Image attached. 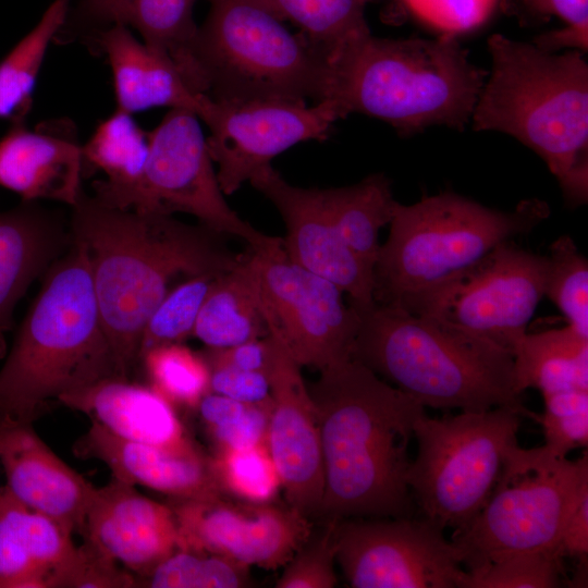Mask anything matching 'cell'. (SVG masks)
Masks as SVG:
<instances>
[{
	"label": "cell",
	"instance_id": "obj_16",
	"mask_svg": "<svg viewBox=\"0 0 588 588\" xmlns=\"http://www.w3.org/2000/svg\"><path fill=\"white\" fill-rule=\"evenodd\" d=\"M181 550L209 553L246 567L284 566L309 537L314 522L287 504L172 499Z\"/></svg>",
	"mask_w": 588,
	"mask_h": 588
},
{
	"label": "cell",
	"instance_id": "obj_30",
	"mask_svg": "<svg viewBox=\"0 0 588 588\" xmlns=\"http://www.w3.org/2000/svg\"><path fill=\"white\" fill-rule=\"evenodd\" d=\"M327 211L351 250L373 270L380 229L390 223L396 200L391 181L373 173L343 187L321 188Z\"/></svg>",
	"mask_w": 588,
	"mask_h": 588
},
{
	"label": "cell",
	"instance_id": "obj_37",
	"mask_svg": "<svg viewBox=\"0 0 588 588\" xmlns=\"http://www.w3.org/2000/svg\"><path fill=\"white\" fill-rule=\"evenodd\" d=\"M151 588H238L249 586L248 567L229 559L177 550L144 576Z\"/></svg>",
	"mask_w": 588,
	"mask_h": 588
},
{
	"label": "cell",
	"instance_id": "obj_38",
	"mask_svg": "<svg viewBox=\"0 0 588 588\" xmlns=\"http://www.w3.org/2000/svg\"><path fill=\"white\" fill-rule=\"evenodd\" d=\"M216 278L192 277L166 294L144 327L138 359L154 347L182 343L193 336L198 314Z\"/></svg>",
	"mask_w": 588,
	"mask_h": 588
},
{
	"label": "cell",
	"instance_id": "obj_35",
	"mask_svg": "<svg viewBox=\"0 0 588 588\" xmlns=\"http://www.w3.org/2000/svg\"><path fill=\"white\" fill-rule=\"evenodd\" d=\"M224 495L250 503L273 502L282 488L267 443L242 449H219L210 457Z\"/></svg>",
	"mask_w": 588,
	"mask_h": 588
},
{
	"label": "cell",
	"instance_id": "obj_17",
	"mask_svg": "<svg viewBox=\"0 0 588 588\" xmlns=\"http://www.w3.org/2000/svg\"><path fill=\"white\" fill-rule=\"evenodd\" d=\"M272 341L270 382L272 411L267 446L279 471L286 504L317 520L324 491L319 419L301 366L278 336Z\"/></svg>",
	"mask_w": 588,
	"mask_h": 588
},
{
	"label": "cell",
	"instance_id": "obj_5",
	"mask_svg": "<svg viewBox=\"0 0 588 588\" xmlns=\"http://www.w3.org/2000/svg\"><path fill=\"white\" fill-rule=\"evenodd\" d=\"M330 87L342 119L360 113L413 135L470 122L487 73L473 64L453 33L433 39H391L371 33L330 61Z\"/></svg>",
	"mask_w": 588,
	"mask_h": 588
},
{
	"label": "cell",
	"instance_id": "obj_43",
	"mask_svg": "<svg viewBox=\"0 0 588 588\" xmlns=\"http://www.w3.org/2000/svg\"><path fill=\"white\" fill-rule=\"evenodd\" d=\"M426 20L454 33L485 20L494 0H403Z\"/></svg>",
	"mask_w": 588,
	"mask_h": 588
},
{
	"label": "cell",
	"instance_id": "obj_9",
	"mask_svg": "<svg viewBox=\"0 0 588 588\" xmlns=\"http://www.w3.org/2000/svg\"><path fill=\"white\" fill-rule=\"evenodd\" d=\"M587 493V453L569 461L544 445L523 449L516 444L482 509L453 532L451 541L465 569L512 553L560 556L556 548L565 523Z\"/></svg>",
	"mask_w": 588,
	"mask_h": 588
},
{
	"label": "cell",
	"instance_id": "obj_4",
	"mask_svg": "<svg viewBox=\"0 0 588 588\" xmlns=\"http://www.w3.org/2000/svg\"><path fill=\"white\" fill-rule=\"evenodd\" d=\"M352 359L422 407L486 411L506 406L530 418L514 383L513 355L448 320L373 303L355 308Z\"/></svg>",
	"mask_w": 588,
	"mask_h": 588
},
{
	"label": "cell",
	"instance_id": "obj_44",
	"mask_svg": "<svg viewBox=\"0 0 588 588\" xmlns=\"http://www.w3.org/2000/svg\"><path fill=\"white\" fill-rule=\"evenodd\" d=\"M210 392L247 404L272 402L268 375L229 366H209Z\"/></svg>",
	"mask_w": 588,
	"mask_h": 588
},
{
	"label": "cell",
	"instance_id": "obj_39",
	"mask_svg": "<svg viewBox=\"0 0 588 588\" xmlns=\"http://www.w3.org/2000/svg\"><path fill=\"white\" fill-rule=\"evenodd\" d=\"M563 559L552 552L502 555L466 569L465 588L560 587Z\"/></svg>",
	"mask_w": 588,
	"mask_h": 588
},
{
	"label": "cell",
	"instance_id": "obj_47",
	"mask_svg": "<svg viewBox=\"0 0 588 588\" xmlns=\"http://www.w3.org/2000/svg\"><path fill=\"white\" fill-rule=\"evenodd\" d=\"M272 341L270 334L226 348H209L201 354L208 366H229L267 373L270 366Z\"/></svg>",
	"mask_w": 588,
	"mask_h": 588
},
{
	"label": "cell",
	"instance_id": "obj_26",
	"mask_svg": "<svg viewBox=\"0 0 588 588\" xmlns=\"http://www.w3.org/2000/svg\"><path fill=\"white\" fill-rule=\"evenodd\" d=\"M73 534L0 489V588H50L74 552Z\"/></svg>",
	"mask_w": 588,
	"mask_h": 588
},
{
	"label": "cell",
	"instance_id": "obj_50",
	"mask_svg": "<svg viewBox=\"0 0 588 588\" xmlns=\"http://www.w3.org/2000/svg\"><path fill=\"white\" fill-rule=\"evenodd\" d=\"M1 347H2V342H1V340H0V351H1Z\"/></svg>",
	"mask_w": 588,
	"mask_h": 588
},
{
	"label": "cell",
	"instance_id": "obj_13",
	"mask_svg": "<svg viewBox=\"0 0 588 588\" xmlns=\"http://www.w3.org/2000/svg\"><path fill=\"white\" fill-rule=\"evenodd\" d=\"M547 271V256L504 241L409 313L448 320L512 354L544 296Z\"/></svg>",
	"mask_w": 588,
	"mask_h": 588
},
{
	"label": "cell",
	"instance_id": "obj_23",
	"mask_svg": "<svg viewBox=\"0 0 588 588\" xmlns=\"http://www.w3.org/2000/svg\"><path fill=\"white\" fill-rule=\"evenodd\" d=\"M73 451L79 458L102 462L115 479L147 487L172 499L203 500L224 495L210 457L199 449L175 452L130 441L91 421L88 430L74 443Z\"/></svg>",
	"mask_w": 588,
	"mask_h": 588
},
{
	"label": "cell",
	"instance_id": "obj_25",
	"mask_svg": "<svg viewBox=\"0 0 588 588\" xmlns=\"http://www.w3.org/2000/svg\"><path fill=\"white\" fill-rule=\"evenodd\" d=\"M62 405L87 415L111 433L175 452H192L188 437L174 405L151 387L111 377L62 395Z\"/></svg>",
	"mask_w": 588,
	"mask_h": 588
},
{
	"label": "cell",
	"instance_id": "obj_42",
	"mask_svg": "<svg viewBox=\"0 0 588 588\" xmlns=\"http://www.w3.org/2000/svg\"><path fill=\"white\" fill-rule=\"evenodd\" d=\"M118 564L85 539L53 576L50 588L137 587V579Z\"/></svg>",
	"mask_w": 588,
	"mask_h": 588
},
{
	"label": "cell",
	"instance_id": "obj_6",
	"mask_svg": "<svg viewBox=\"0 0 588 588\" xmlns=\"http://www.w3.org/2000/svg\"><path fill=\"white\" fill-rule=\"evenodd\" d=\"M120 377L106 336L85 248L46 279L0 369V419L32 422L50 401Z\"/></svg>",
	"mask_w": 588,
	"mask_h": 588
},
{
	"label": "cell",
	"instance_id": "obj_14",
	"mask_svg": "<svg viewBox=\"0 0 588 588\" xmlns=\"http://www.w3.org/2000/svg\"><path fill=\"white\" fill-rule=\"evenodd\" d=\"M250 257L269 333L296 363L321 371L351 359L360 317L343 291L290 261L284 249Z\"/></svg>",
	"mask_w": 588,
	"mask_h": 588
},
{
	"label": "cell",
	"instance_id": "obj_24",
	"mask_svg": "<svg viewBox=\"0 0 588 588\" xmlns=\"http://www.w3.org/2000/svg\"><path fill=\"white\" fill-rule=\"evenodd\" d=\"M112 70L117 110L133 114L155 107L184 108L200 120L211 98L192 89L166 56L134 38L127 26L113 24L86 39Z\"/></svg>",
	"mask_w": 588,
	"mask_h": 588
},
{
	"label": "cell",
	"instance_id": "obj_40",
	"mask_svg": "<svg viewBox=\"0 0 588 588\" xmlns=\"http://www.w3.org/2000/svg\"><path fill=\"white\" fill-rule=\"evenodd\" d=\"M502 5L520 24L542 23L551 16L565 23L563 29L536 37L532 44L537 47L552 52L565 47L587 51L588 0H504Z\"/></svg>",
	"mask_w": 588,
	"mask_h": 588
},
{
	"label": "cell",
	"instance_id": "obj_27",
	"mask_svg": "<svg viewBox=\"0 0 588 588\" xmlns=\"http://www.w3.org/2000/svg\"><path fill=\"white\" fill-rule=\"evenodd\" d=\"M62 224L37 201L0 211V340L32 282L61 248Z\"/></svg>",
	"mask_w": 588,
	"mask_h": 588
},
{
	"label": "cell",
	"instance_id": "obj_3",
	"mask_svg": "<svg viewBox=\"0 0 588 588\" xmlns=\"http://www.w3.org/2000/svg\"><path fill=\"white\" fill-rule=\"evenodd\" d=\"M492 68L471 113L474 131H497L536 152L568 207L588 199V63L493 34Z\"/></svg>",
	"mask_w": 588,
	"mask_h": 588
},
{
	"label": "cell",
	"instance_id": "obj_49",
	"mask_svg": "<svg viewBox=\"0 0 588 588\" xmlns=\"http://www.w3.org/2000/svg\"><path fill=\"white\" fill-rule=\"evenodd\" d=\"M249 404L213 392L198 404V412L207 429L229 425L241 418Z\"/></svg>",
	"mask_w": 588,
	"mask_h": 588
},
{
	"label": "cell",
	"instance_id": "obj_41",
	"mask_svg": "<svg viewBox=\"0 0 588 588\" xmlns=\"http://www.w3.org/2000/svg\"><path fill=\"white\" fill-rule=\"evenodd\" d=\"M336 520L318 522L277 580L278 588H332L338 578L334 571Z\"/></svg>",
	"mask_w": 588,
	"mask_h": 588
},
{
	"label": "cell",
	"instance_id": "obj_46",
	"mask_svg": "<svg viewBox=\"0 0 588 588\" xmlns=\"http://www.w3.org/2000/svg\"><path fill=\"white\" fill-rule=\"evenodd\" d=\"M543 429L544 446L553 454L566 457L574 449L587 448L588 409L567 414H531Z\"/></svg>",
	"mask_w": 588,
	"mask_h": 588
},
{
	"label": "cell",
	"instance_id": "obj_28",
	"mask_svg": "<svg viewBox=\"0 0 588 588\" xmlns=\"http://www.w3.org/2000/svg\"><path fill=\"white\" fill-rule=\"evenodd\" d=\"M268 334L250 253L245 254L235 268L215 279L193 336L209 348H226Z\"/></svg>",
	"mask_w": 588,
	"mask_h": 588
},
{
	"label": "cell",
	"instance_id": "obj_12",
	"mask_svg": "<svg viewBox=\"0 0 588 588\" xmlns=\"http://www.w3.org/2000/svg\"><path fill=\"white\" fill-rule=\"evenodd\" d=\"M443 528L426 517L335 522V561L353 588H465L467 572Z\"/></svg>",
	"mask_w": 588,
	"mask_h": 588
},
{
	"label": "cell",
	"instance_id": "obj_32",
	"mask_svg": "<svg viewBox=\"0 0 588 588\" xmlns=\"http://www.w3.org/2000/svg\"><path fill=\"white\" fill-rule=\"evenodd\" d=\"M83 163L101 170L107 179L93 183L94 191L113 192L135 185L148 156V134L132 114L115 110L82 146Z\"/></svg>",
	"mask_w": 588,
	"mask_h": 588
},
{
	"label": "cell",
	"instance_id": "obj_2",
	"mask_svg": "<svg viewBox=\"0 0 588 588\" xmlns=\"http://www.w3.org/2000/svg\"><path fill=\"white\" fill-rule=\"evenodd\" d=\"M308 389L324 464L315 523L412 516L408 449L425 407L352 358L321 370Z\"/></svg>",
	"mask_w": 588,
	"mask_h": 588
},
{
	"label": "cell",
	"instance_id": "obj_33",
	"mask_svg": "<svg viewBox=\"0 0 588 588\" xmlns=\"http://www.w3.org/2000/svg\"><path fill=\"white\" fill-rule=\"evenodd\" d=\"M283 21L295 24L328 59L370 32L365 17L372 0H260Z\"/></svg>",
	"mask_w": 588,
	"mask_h": 588
},
{
	"label": "cell",
	"instance_id": "obj_8",
	"mask_svg": "<svg viewBox=\"0 0 588 588\" xmlns=\"http://www.w3.org/2000/svg\"><path fill=\"white\" fill-rule=\"evenodd\" d=\"M193 42L205 93L213 100L329 96L327 57L260 0H208Z\"/></svg>",
	"mask_w": 588,
	"mask_h": 588
},
{
	"label": "cell",
	"instance_id": "obj_36",
	"mask_svg": "<svg viewBox=\"0 0 588 588\" xmlns=\"http://www.w3.org/2000/svg\"><path fill=\"white\" fill-rule=\"evenodd\" d=\"M544 296L560 309L567 326L588 338V261L568 235L549 247Z\"/></svg>",
	"mask_w": 588,
	"mask_h": 588
},
{
	"label": "cell",
	"instance_id": "obj_15",
	"mask_svg": "<svg viewBox=\"0 0 588 588\" xmlns=\"http://www.w3.org/2000/svg\"><path fill=\"white\" fill-rule=\"evenodd\" d=\"M339 119L331 99L314 106L290 98L211 99L201 120L210 130L207 147L222 192L233 194L290 147L327 139Z\"/></svg>",
	"mask_w": 588,
	"mask_h": 588
},
{
	"label": "cell",
	"instance_id": "obj_19",
	"mask_svg": "<svg viewBox=\"0 0 588 588\" xmlns=\"http://www.w3.org/2000/svg\"><path fill=\"white\" fill-rule=\"evenodd\" d=\"M83 535L140 577L177 550L181 539L170 505L154 501L119 479L95 489Z\"/></svg>",
	"mask_w": 588,
	"mask_h": 588
},
{
	"label": "cell",
	"instance_id": "obj_29",
	"mask_svg": "<svg viewBox=\"0 0 588 588\" xmlns=\"http://www.w3.org/2000/svg\"><path fill=\"white\" fill-rule=\"evenodd\" d=\"M514 383L518 394L537 389L542 395L588 390V338L569 326L525 333L513 352Z\"/></svg>",
	"mask_w": 588,
	"mask_h": 588
},
{
	"label": "cell",
	"instance_id": "obj_20",
	"mask_svg": "<svg viewBox=\"0 0 588 588\" xmlns=\"http://www.w3.org/2000/svg\"><path fill=\"white\" fill-rule=\"evenodd\" d=\"M0 463L14 498L72 534L84 531L96 487L61 460L32 422L0 419Z\"/></svg>",
	"mask_w": 588,
	"mask_h": 588
},
{
	"label": "cell",
	"instance_id": "obj_45",
	"mask_svg": "<svg viewBox=\"0 0 588 588\" xmlns=\"http://www.w3.org/2000/svg\"><path fill=\"white\" fill-rule=\"evenodd\" d=\"M272 402L249 404L244 415L229 425L207 429L216 450L242 449L267 443Z\"/></svg>",
	"mask_w": 588,
	"mask_h": 588
},
{
	"label": "cell",
	"instance_id": "obj_18",
	"mask_svg": "<svg viewBox=\"0 0 588 588\" xmlns=\"http://www.w3.org/2000/svg\"><path fill=\"white\" fill-rule=\"evenodd\" d=\"M279 211L286 230L283 248L290 261L334 283L354 308L375 303L373 270L346 245L323 203L321 188L290 184L271 166L249 182Z\"/></svg>",
	"mask_w": 588,
	"mask_h": 588
},
{
	"label": "cell",
	"instance_id": "obj_48",
	"mask_svg": "<svg viewBox=\"0 0 588 588\" xmlns=\"http://www.w3.org/2000/svg\"><path fill=\"white\" fill-rule=\"evenodd\" d=\"M558 553L562 559H580L588 553V493L585 494L567 518L561 534Z\"/></svg>",
	"mask_w": 588,
	"mask_h": 588
},
{
	"label": "cell",
	"instance_id": "obj_7",
	"mask_svg": "<svg viewBox=\"0 0 588 588\" xmlns=\"http://www.w3.org/2000/svg\"><path fill=\"white\" fill-rule=\"evenodd\" d=\"M549 215L548 204L538 198L507 211L452 192L412 205L396 201L373 268V299L412 311L499 243L530 233Z\"/></svg>",
	"mask_w": 588,
	"mask_h": 588
},
{
	"label": "cell",
	"instance_id": "obj_34",
	"mask_svg": "<svg viewBox=\"0 0 588 588\" xmlns=\"http://www.w3.org/2000/svg\"><path fill=\"white\" fill-rule=\"evenodd\" d=\"M151 388L171 404L197 408L210 392V369L201 354L182 343L154 347L142 357Z\"/></svg>",
	"mask_w": 588,
	"mask_h": 588
},
{
	"label": "cell",
	"instance_id": "obj_11",
	"mask_svg": "<svg viewBox=\"0 0 588 588\" xmlns=\"http://www.w3.org/2000/svg\"><path fill=\"white\" fill-rule=\"evenodd\" d=\"M198 119L191 110L170 109L148 133V156L139 181L121 191H96L94 197L120 209L188 213L221 235L244 240L252 252L282 250L281 237L259 232L226 203Z\"/></svg>",
	"mask_w": 588,
	"mask_h": 588
},
{
	"label": "cell",
	"instance_id": "obj_1",
	"mask_svg": "<svg viewBox=\"0 0 588 588\" xmlns=\"http://www.w3.org/2000/svg\"><path fill=\"white\" fill-rule=\"evenodd\" d=\"M72 209V238L86 250L102 327L122 378L138 360L144 327L170 281L180 274L221 275L245 255L231 252L221 234L203 224L110 207L84 192Z\"/></svg>",
	"mask_w": 588,
	"mask_h": 588
},
{
	"label": "cell",
	"instance_id": "obj_21",
	"mask_svg": "<svg viewBox=\"0 0 588 588\" xmlns=\"http://www.w3.org/2000/svg\"><path fill=\"white\" fill-rule=\"evenodd\" d=\"M83 154L74 123L52 119L28 130L13 121L0 139V186L23 201L41 199L73 207L83 193Z\"/></svg>",
	"mask_w": 588,
	"mask_h": 588
},
{
	"label": "cell",
	"instance_id": "obj_31",
	"mask_svg": "<svg viewBox=\"0 0 588 588\" xmlns=\"http://www.w3.org/2000/svg\"><path fill=\"white\" fill-rule=\"evenodd\" d=\"M70 0H53L36 26L0 62V118L24 121L48 45L54 40Z\"/></svg>",
	"mask_w": 588,
	"mask_h": 588
},
{
	"label": "cell",
	"instance_id": "obj_10",
	"mask_svg": "<svg viewBox=\"0 0 588 588\" xmlns=\"http://www.w3.org/2000/svg\"><path fill=\"white\" fill-rule=\"evenodd\" d=\"M524 417L506 406L442 418L419 416L407 485L422 516L443 529L467 526L491 494L507 453L518 444Z\"/></svg>",
	"mask_w": 588,
	"mask_h": 588
},
{
	"label": "cell",
	"instance_id": "obj_22",
	"mask_svg": "<svg viewBox=\"0 0 588 588\" xmlns=\"http://www.w3.org/2000/svg\"><path fill=\"white\" fill-rule=\"evenodd\" d=\"M197 0H81L54 40L63 44L86 39L113 24L134 27L144 44L169 58L198 94L205 88L193 56L197 25L193 10Z\"/></svg>",
	"mask_w": 588,
	"mask_h": 588
}]
</instances>
